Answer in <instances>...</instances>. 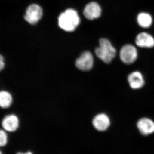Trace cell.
<instances>
[{"label": "cell", "instance_id": "4fadbf2b", "mask_svg": "<svg viewBox=\"0 0 154 154\" xmlns=\"http://www.w3.org/2000/svg\"><path fill=\"white\" fill-rule=\"evenodd\" d=\"M138 24L143 28H147L151 27L152 24V18L148 13H140L137 18Z\"/></svg>", "mask_w": 154, "mask_h": 154}, {"label": "cell", "instance_id": "e0dca14e", "mask_svg": "<svg viewBox=\"0 0 154 154\" xmlns=\"http://www.w3.org/2000/svg\"><path fill=\"white\" fill-rule=\"evenodd\" d=\"M0 154H3L2 152L1 151V150H0Z\"/></svg>", "mask_w": 154, "mask_h": 154}, {"label": "cell", "instance_id": "9a60e30c", "mask_svg": "<svg viewBox=\"0 0 154 154\" xmlns=\"http://www.w3.org/2000/svg\"><path fill=\"white\" fill-rule=\"evenodd\" d=\"M6 66L5 59L2 54L0 53V72L3 70Z\"/></svg>", "mask_w": 154, "mask_h": 154}, {"label": "cell", "instance_id": "8fae6325", "mask_svg": "<svg viewBox=\"0 0 154 154\" xmlns=\"http://www.w3.org/2000/svg\"><path fill=\"white\" fill-rule=\"evenodd\" d=\"M135 43L138 47L142 48H152L154 47V38L148 33L142 32L136 37Z\"/></svg>", "mask_w": 154, "mask_h": 154}, {"label": "cell", "instance_id": "30bf717a", "mask_svg": "<svg viewBox=\"0 0 154 154\" xmlns=\"http://www.w3.org/2000/svg\"><path fill=\"white\" fill-rule=\"evenodd\" d=\"M102 14V9L98 3L91 2L88 4L84 10V15L89 20L99 18Z\"/></svg>", "mask_w": 154, "mask_h": 154}, {"label": "cell", "instance_id": "5b68a950", "mask_svg": "<svg viewBox=\"0 0 154 154\" xmlns=\"http://www.w3.org/2000/svg\"><path fill=\"white\" fill-rule=\"evenodd\" d=\"M94 58L91 53L85 51L77 59L75 66L77 68L82 71H89L93 69L94 66Z\"/></svg>", "mask_w": 154, "mask_h": 154}, {"label": "cell", "instance_id": "277c9868", "mask_svg": "<svg viewBox=\"0 0 154 154\" xmlns=\"http://www.w3.org/2000/svg\"><path fill=\"white\" fill-rule=\"evenodd\" d=\"M119 58L121 61L125 64H132L137 60V50L132 45H125L119 51Z\"/></svg>", "mask_w": 154, "mask_h": 154}, {"label": "cell", "instance_id": "3957f363", "mask_svg": "<svg viewBox=\"0 0 154 154\" xmlns=\"http://www.w3.org/2000/svg\"><path fill=\"white\" fill-rule=\"evenodd\" d=\"M20 119L16 113H10L4 116L2 122L1 127L9 134L16 132L20 128Z\"/></svg>", "mask_w": 154, "mask_h": 154}, {"label": "cell", "instance_id": "8992f818", "mask_svg": "<svg viewBox=\"0 0 154 154\" xmlns=\"http://www.w3.org/2000/svg\"><path fill=\"white\" fill-rule=\"evenodd\" d=\"M42 15L41 7L36 4H33L27 8L24 18L29 24L35 25L41 19Z\"/></svg>", "mask_w": 154, "mask_h": 154}, {"label": "cell", "instance_id": "2e32d148", "mask_svg": "<svg viewBox=\"0 0 154 154\" xmlns=\"http://www.w3.org/2000/svg\"><path fill=\"white\" fill-rule=\"evenodd\" d=\"M16 154H33L32 152L30 151H28L25 152H19Z\"/></svg>", "mask_w": 154, "mask_h": 154}, {"label": "cell", "instance_id": "ba28073f", "mask_svg": "<svg viewBox=\"0 0 154 154\" xmlns=\"http://www.w3.org/2000/svg\"><path fill=\"white\" fill-rule=\"evenodd\" d=\"M137 127L143 135L148 136L154 133V121L147 117H143L139 119Z\"/></svg>", "mask_w": 154, "mask_h": 154}, {"label": "cell", "instance_id": "52a82bcc", "mask_svg": "<svg viewBox=\"0 0 154 154\" xmlns=\"http://www.w3.org/2000/svg\"><path fill=\"white\" fill-rule=\"evenodd\" d=\"M93 125L94 128L99 131H106L110 125V120L108 116L105 113L97 114L93 119Z\"/></svg>", "mask_w": 154, "mask_h": 154}, {"label": "cell", "instance_id": "5bb4252c", "mask_svg": "<svg viewBox=\"0 0 154 154\" xmlns=\"http://www.w3.org/2000/svg\"><path fill=\"white\" fill-rule=\"evenodd\" d=\"M9 134L6 131L0 128V148L5 146L9 140Z\"/></svg>", "mask_w": 154, "mask_h": 154}, {"label": "cell", "instance_id": "6da1fadb", "mask_svg": "<svg viewBox=\"0 0 154 154\" xmlns=\"http://www.w3.org/2000/svg\"><path fill=\"white\" fill-rule=\"evenodd\" d=\"M80 22L77 11L69 9L61 13L58 17V25L62 29L67 32L74 31Z\"/></svg>", "mask_w": 154, "mask_h": 154}, {"label": "cell", "instance_id": "9c48e42d", "mask_svg": "<svg viewBox=\"0 0 154 154\" xmlns=\"http://www.w3.org/2000/svg\"><path fill=\"white\" fill-rule=\"evenodd\" d=\"M128 82L130 87L133 90H139L144 86V78L141 72L135 71L128 75Z\"/></svg>", "mask_w": 154, "mask_h": 154}, {"label": "cell", "instance_id": "7a4b0ae2", "mask_svg": "<svg viewBox=\"0 0 154 154\" xmlns=\"http://www.w3.org/2000/svg\"><path fill=\"white\" fill-rule=\"evenodd\" d=\"M99 42V46L95 49L96 56L105 63H110L116 55V49L107 38H101Z\"/></svg>", "mask_w": 154, "mask_h": 154}, {"label": "cell", "instance_id": "7c38bea8", "mask_svg": "<svg viewBox=\"0 0 154 154\" xmlns=\"http://www.w3.org/2000/svg\"><path fill=\"white\" fill-rule=\"evenodd\" d=\"M14 101V96L10 91L0 90V108L5 110L9 109L12 106Z\"/></svg>", "mask_w": 154, "mask_h": 154}]
</instances>
